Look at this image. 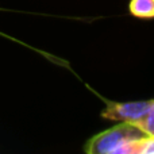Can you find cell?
<instances>
[{
    "instance_id": "obj_1",
    "label": "cell",
    "mask_w": 154,
    "mask_h": 154,
    "mask_svg": "<svg viewBox=\"0 0 154 154\" xmlns=\"http://www.w3.org/2000/svg\"><path fill=\"white\" fill-rule=\"evenodd\" d=\"M145 135L146 133L137 125L120 122L88 139L84 152L88 154H133L135 142Z\"/></svg>"
},
{
    "instance_id": "obj_2",
    "label": "cell",
    "mask_w": 154,
    "mask_h": 154,
    "mask_svg": "<svg viewBox=\"0 0 154 154\" xmlns=\"http://www.w3.org/2000/svg\"><path fill=\"white\" fill-rule=\"evenodd\" d=\"M106 108L101 111V118L115 120V122H127L138 125L142 118L147 114L152 106V100L126 101V103L106 101Z\"/></svg>"
},
{
    "instance_id": "obj_3",
    "label": "cell",
    "mask_w": 154,
    "mask_h": 154,
    "mask_svg": "<svg viewBox=\"0 0 154 154\" xmlns=\"http://www.w3.org/2000/svg\"><path fill=\"white\" fill-rule=\"evenodd\" d=\"M131 15L142 19L154 18V0H130Z\"/></svg>"
},
{
    "instance_id": "obj_4",
    "label": "cell",
    "mask_w": 154,
    "mask_h": 154,
    "mask_svg": "<svg viewBox=\"0 0 154 154\" xmlns=\"http://www.w3.org/2000/svg\"><path fill=\"white\" fill-rule=\"evenodd\" d=\"M133 154H154V135H145L135 142Z\"/></svg>"
},
{
    "instance_id": "obj_5",
    "label": "cell",
    "mask_w": 154,
    "mask_h": 154,
    "mask_svg": "<svg viewBox=\"0 0 154 154\" xmlns=\"http://www.w3.org/2000/svg\"><path fill=\"white\" fill-rule=\"evenodd\" d=\"M137 126L141 127L149 135H154V100H152V106H150L147 114L142 118V120Z\"/></svg>"
}]
</instances>
